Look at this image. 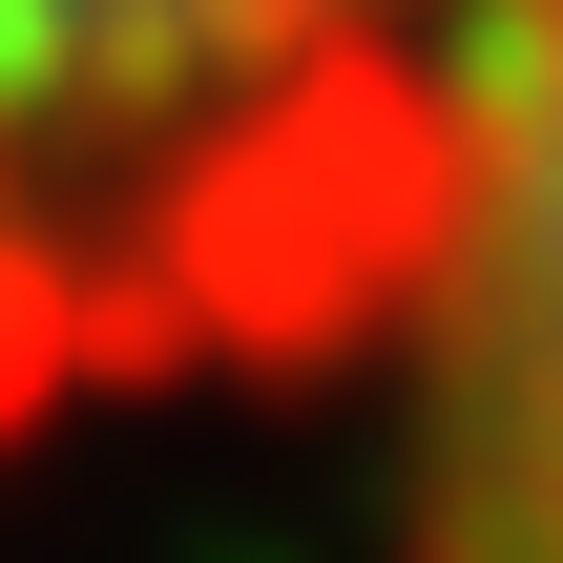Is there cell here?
<instances>
[{
	"label": "cell",
	"mask_w": 563,
	"mask_h": 563,
	"mask_svg": "<svg viewBox=\"0 0 563 563\" xmlns=\"http://www.w3.org/2000/svg\"><path fill=\"white\" fill-rule=\"evenodd\" d=\"M376 355L418 397V563H563V0L501 42Z\"/></svg>",
	"instance_id": "obj_2"
},
{
	"label": "cell",
	"mask_w": 563,
	"mask_h": 563,
	"mask_svg": "<svg viewBox=\"0 0 563 563\" xmlns=\"http://www.w3.org/2000/svg\"><path fill=\"white\" fill-rule=\"evenodd\" d=\"M543 0H0V439L376 355Z\"/></svg>",
	"instance_id": "obj_1"
}]
</instances>
